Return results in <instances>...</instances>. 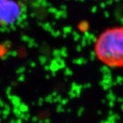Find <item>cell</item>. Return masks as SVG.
I'll return each instance as SVG.
<instances>
[{"label":"cell","mask_w":123,"mask_h":123,"mask_svg":"<svg viewBox=\"0 0 123 123\" xmlns=\"http://www.w3.org/2000/svg\"><path fill=\"white\" fill-rule=\"evenodd\" d=\"M94 55L110 68L123 67V26L110 27L102 31L94 41Z\"/></svg>","instance_id":"6da1fadb"}]
</instances>
